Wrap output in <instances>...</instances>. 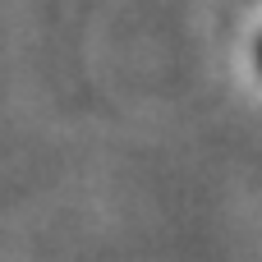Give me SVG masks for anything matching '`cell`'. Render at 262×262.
I'll return each instance as SVG.
<instances>
[{
	"mask_svg": "<svg viewBox=\"0 0 262 262\" xmlns=\"http://www.w3.org/2000/svg\"><path fill=\"white\" fill-rule=\"evenodd\" d=\"M258 64H262V41H258Z\"/></svg>",
	"mask_w": 262,
	"mask_h": 262,
	"instance_id": "obj_1",
	"label": "cell"
}]
</instances>
